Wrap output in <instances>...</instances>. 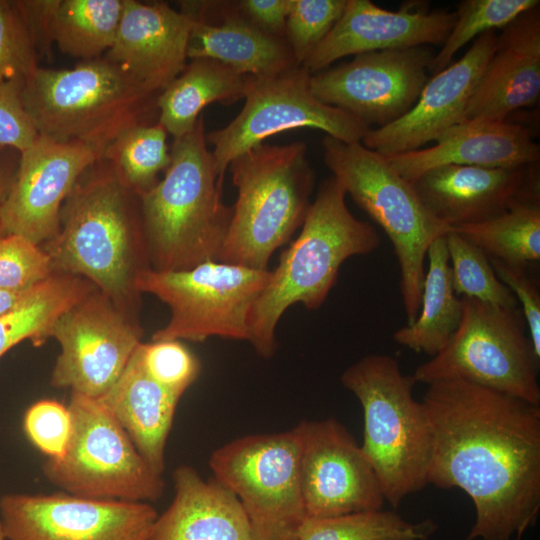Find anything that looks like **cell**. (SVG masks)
<instances>
[{
	"label": "cell",
	"mask_w": 540,
	"mask_h": 540,
	"mask_svg": "<svg viewBox=\"0 0 540 540\" xmlns=\"http://www.w3.org/2000/svg\"><path fill=\"white\" fill-rule=\"evenodd\" d=\"M0 540H5V537H4V534H3V530H2V524H1V521H0Z\"/></svg>",
	"instance_id": "cell-48"
},
{
	"label": "cell",
	"mask_w": 540,
	"mask_h": 540,
	"mask_svg": "<svg viewBox=\"0 0 540 540\" xmlns=\"http://www.w3.org/2000/svg\"><path fill=\"white\" fill-rule=\"evenodd\" d=\"M346 195L333 176L323 180L300 234L282 253L277 267L270 270L248 318V342L260 357L271 358L276 352V328L290 306L300 303L307 310L320 308L336 283L341 265L380 245L375 228L350 212Z\"/></svg>",
	"instance_id": "cell-3"
},
{
	"label": "cell",
	"mask_w": 540,
	"mask_h": 540,
	"mask_svg": "<svg viewBox=\"0 0 540 540\" xmlns=\"http://www.w3.org/2000/svg\"><path fill=\"white\" fill-rule=\"evenodd\" d=\"M21 153L11 147L0 146V235L5 234L2 210L18 169Z\"/></svg>",
	"instance_id": "cell-46"
},
{
	"label": "cell",
	"mask_w": 540,
	"mask_h": 540,
	"mask_svg": "<svg viewBox=\"0 0 540 540\" xmlns=\"http://www.w3.org/2000/svg\"><path fill=\"white\" fill-rule=\"evenodd\" d=\"M167 131L160 123L141 124L120 134L104 151L122 181L138 196L154 187L171 156Z\"/></svg>",
	"instance_id": "cell-34"
},
{
	"label": "cell",
	"mask_w": 540,
	"mask_h": 540,
	"mask_svg": "<svg viewBox=\"0 0 540 540\" xmlns=\"http://www.w3.org/2000/svg\"><path fill=\"white\" fill-rule=\"evenodd\" d=\"M248 76L209 58L191 59L157 97L158 123L174 139L189 132L213 102L244 98Z\"/></svg>",
	"instance_id": "cell-28"
},
{
	"label": "cell",
	"mask_w": 540,
	"mask_h": 540,
	"mask_svg": "<svg viewBox=\"0 0 540 540\" xmlns=\"http://www.w3.org/2000/svg\"><path fill=\"white\" fill-rule=\"evenodd\" d=\"M455 20V11L411 8L391 11L369 0H347L339 20L301 66L315 74L349 55L442 45Z\"/></svg>",
	"instance_id": "cell-21"
},
{
	"label": "cell",
	"mask_w": 540,
	"mask_h": 540,
	"mask_svg": "<svg viewBox=\"0 0 540 540\" xmlns=\"http://www.w3.org/2000/svg\"><path fill=\"white\" fill-rule=\"evenodd\" d=\"M434 54L426 46L358 54L352 61L312 74L310 87L320 101L370 127H384L415 105L429 80Z\"/></svg>",
	"instance_id": "cell-16"
},
{
	"label": "cell",
	"mask_w": 540,
	"mask_h": 540,
	"mask_svg": "<svg viewBox=\"0 0 540 540\" xmlns=\"http://www.w3.org/2000/svg\"><path fill=\"white\" fill-rule=\"evenodd\" d=\"M228 168L237 198L218 261L268 270L272 254L302 226L311 205L315 174L307 146L263 143Z\"/></svg>",
	"instance_id": "cell-6"
},
{
	"label": "cell",
	"mask_w": 540,
	"mask_h": 540,
	"mask_svg": "<svg viewBox=\"0 0 540 540\" xmlns=\"http://www.w3.org/2000/svg\"><path fill=\"white\" fill-rule=\"evenodd\" d=\"M124 0H59L52 21V40L67 55L91 60L113 45Z\"/></svg>",
	"instance_id": "cell-32"
},
{
	"label": "cell",
	"mask_w": 540,
	"mask_h": 540,
	"mask_svg": "<svg viewBox=\"0 0 540 540\" xmlns=\"http://www.w3.org/2000/svg\"><path fill=\"white\" fill-rule=\"evenodd\" d=\"M427 259L419 313L412 324L395 331L393 339L399 345L433 357L457 330L462 301L453 287L444 235L430 244Z\"/></svg>",
	"instance_id": "cell-29"
},
{
	"label": "cell",
	"mask_w": 540,
	"mask_h": 540,
	"mask_svg": "<svg viewBox=\"0 0 540 540\" xmlns=\"http://www.w3.org/2000/svg\"><path fill=\"white\" fill-rule=\"evenodd\" d=\"M54 273L90 281L137 317L139 273L150 268L139 197L101 158L79 178L60 211L57 235L41 245Z\"/></svg>",
	"instance_id": "cell-2"
},
{
	"label": "cell",
	"mask_w": 540,
	"mask_h": 540,
	"mask_svg": "<svg viewBox=\"0 0 540 540\" xmlns=\"http://www.w3.org/2000/svg\"><path fill=\"white\" fill-rule=\"evenodd\" d=\"M428 484L462 489L476 520L464 540H520L540 508V408L462 380L431 383Z\"/></svg>",
	"instance_id": "cell-1"
},
{
	"label": "cell",
	"mask_w": 540,
	"mask_h": 540,
	"mask_svg": "<svg viewBox=\"0 0 540 540\" xmlns=\"http://www.w3.org/2000/svg\"><path fill=\"white\" fill-rule=\"evenodd\" d=\"M496 41L495 31L478 36L458 61L427 81L404 116L384 127L371 128L362 144L384 156L401 154L436 141L460 123Z\"/></svg>",
	"instance_id": "cell-19"
},
{
	"label": "cell",
	"mask_w": 540,
	"mask_h": 540,
	"mask_svg": "<svg viewBox=\"0 0 540 540\" xmlns=\"http://www.w3.org/2000/svg\"><path fill=\"white\" fill-rule=\"evenodd\" d=\"M538 0H464L457 7L455 23L429 66L433 75L450 65L455 54L469 41L488 31L504 28Z\"/></svg>",
	"instance_id": "cell-35"
},
{
	"label": "cell",
	"mask_w": 540,
	"mask_h": 540,
	"mask_svg": "<svg viewBox=\"0 0 540 540\" xmlns=\"http://www.w3.org/2000/svg\"><path fill=\"white\" fill-rule=\"evenodd\" d=\"M270 270L208 261L180 271L142 270L140 294L156 296L170 309L167 324L152 340L204 342L210 337L249 341L248 318Z\"/></svg>",
	"instance_id": "cell-10"
},
{
	"label": "cell",
	"mask_w": 540,
	"mask_h": 540,
	"mask_svg": "<svg viewBox=\"0 0 540 540\" xmlns=\"http://www.w3.org/2000/svg\"><path fill=\"white\" fill-rule=\"evenodd\" d=\"M193 15L187 49L190 60L213 59L253 77L271 76L298 66L287 41L260 29L241 12H227L216 24Z\"/></svg>",
	"instance_id": "cell-27"
},
{
	"label": "cell",
	"mask_w": 540,
	"mask_h": 540,
	"mask_svg": "<svg viewBox=\"0 0 540 540\" xmlns=\"http://www.w3.org/2000/svg\"><path fill=\"white\" fill-rule=\"evenodd\" d=\"M172 477L174 498L157 516L150 540H252L248 517L232 492L188 465L178 466Z\"/></svg>",
	"instance_id": "cell-25"
},
{
	"label": "cell",
	"mask_w": 540,
	"mask_h": 540,
	"mask_svg": "<svg viewBox=\"0 0 540 540\" xmlns=\"http://www.w3.org/2000/svg\"><path fill=\"white\" fill-rule=\"evenodd\" d=\"M444 238L451 262L453 287L459 297L502 307H519L513 293L496 276L484 252L452 229Z\"/></svg>",
	"instance_id": "cell-36"
},
{
	"label": "cell",
	"mask_w": 540,
	"mask_h": 540,
	"mask_svg": "<svg viewBox=\"0 0 540 540\" xmlns=\"http://www.w3.org/2000/svg\"><path fill=\"white\" fill-rule=\"evenodd\" d=\"M241 13L260 29L283 38L290 0H243L238 4Z\"/></svg>",
	"instance_id": "cell-44"
},
{
	"label": "cell",
	"mask_w": 540,
	"mask_h": 540,
	"mask_svg": "<svg viewBox=\"0 0 540 540\" xmlns=\"http://www.w3.org/2000/svg\"><path fill=\"white\" fill-rule=\"evenodd\" d=\"M194 19L166 3L124 0L115 41L104 56L158 96L187 65Z\"/></svg>",
	"instance_id": "cell-22"
},
{
	"label": "cell",
	"mask_w": 540,
	"mask_h": 540,
	"mask_svg": "<svg viewBox=\"0 0 540 540\" xmlns=\"http://www.w3.org/2000/svg\"><path fill=\"white\" fill-rule=\"evenodd\" d=\"M209 467L240 501L252 540H294L307 517L294 430L253 434L217 448Z\"/></svg>",
	"instance_id": "cell-12"
},
{
	"label": "cell",
	"mask_w": 540,
	"mask_h": 540,
	"mask_svg": "<svg viewBox=\"0 0 540 540\" xmlns=\"http://www.w3.org/2000/svg\"><path fill=\"white\" fill-rule=\"evenodd\" d=\"M157 516L150 503L64 491L0 499L5 540H150Z\"/></svg>",
	"instance_id": "cell-15"
},
{
	"label": "cell",
	"mask_w": 540,
	"mask_h": 540,
	"mask_svg": "<svg viewBox=\"0 0 540 540\" xmlns=\"http://www.w3.org/2000/svg\"><path fill=\"white\" fill-rule=\"evenodd\" d=\"M451 229L489 259L526 267L540 260V197L520 202L490 220Z\"/></svg>",
	"instance_id": "cell-31"
},
{
	"label": "cell",
	"mask_w": 540,
	"mask_h": 540,
	"mask_svg": "<svg viewBox=\"0 0 540 540\" xmlns=\"http://www.w3.org/2000/svg\"><path fill=\"white\" fill-rule=\"evenodd\" d=\"M137 320L95 289L55 322L51 338L60 345L53 387L90 398L102 396L120 377L142 343Z\"/></svg>",
	"instance_id": "cell-14"
},
{
	"label": "cell",
	"mask_w": 540,
	"mask_h": 540,
	"mask_svg": "<svg viewBox=\"0 0 540 540\" xmlns=\"http://www.w3.org/2000/svg\"><path fill=\"white\" fill-rule=\"evenodd\" d=\"M71 437L64 456L47 459L43 474L64 492L98 499L154 502L162 475L142 458L132 440L96 399L71 393Z\"/></svg>",
	"instance_id": "cell-11"
},
{
	"label": "cell",
	"mask_w": 540,
	"mask_h": 540,
	"mask_svg": "<svg viewBox=\"0 0 540 540\" xmlns=\"http://www.w3.org/2000/svg\"><path fill=\"white\" fill-rule=\"evenodd\" d=\"M341 383L362 406L361 448L385 501L396 508L428 484L432 431L424 406L413 397L415 381L393 356L370 354L350 365Z\"/></svg>",
	"instance_id": "cell-7"
},
{
	"label": "cell",
	"mask_w": 540,
	"mask_h": 540,
	"mask_svg": "<svg viewBox=\"0 0 540 540\" xmlns=\"http://www.w3.org/2000/svg\"><path fill=\"white\" fill-rule=\"evenodd\" d=\"M170 156L163 179L138 196L148 261L156 271L218 261L232 217L201 116L174 139Z\"/></svg>",
	"instance_id": "cell-4"
},
{
	"label": "cell",
	"mask_w": 540,
	"mask_h": 540,
	"mask_svg": "<svg viewBox=\"0 0 540 540\" xmlns=\"http://www.w3.org/2000/svg\"><path fill=\"white\" fill-rule=\"evenodd\" d=\"M95 289L82 277L61 273H53L33 287L0 315V358L24 341L43 345L51 338L57 319Z\"/></svg>",
	"instance_id": "cell-30"
},
{
	"label": "cell",
	"mask_w": 540,
	"mask_h": 540,
	"mask_svg": "<svg viewBox=\"0 0 540 540\" xmlns=\"http://www.w3.org/2000/svg\"><path fill=\"white\" fill-rule=\"evenodd\" d=\"M421 202L450 228L495 218L540 197L538 164L517 168L443 165L412 181Z\"/></svg>",
	"instance_id": "cell-20"
},
{
	"label": "cell",
	"mask_w": 540,
	"mask_h": 540,
	"mask_svg": "<svg viewBox=\"0 0 540 540\" xmlns=\"http://www.w3.org/2000/svg\"><path fill=\"white\" fill-rule=\"evenodd\" d=\"M429 148L385 156L412 182L424 172L443 165L517 168L536 165L540 146L530 128L510 121H462Z\"/></svg>",
	"instance_id": "cell-24"
},
{
	"label": "cell",
	"mask_w": 540,
	"mask_h": 540,
	"mask_svg": "<svg viewBox=\"0 0 540 540\" xmlns=\"http://www.w3.org/2000/svg\"><path fill=\"white\" fill-rule=\"evenodd\" d=\"M157 97L105 56L72 68L39 67L21 88L38 135L80 143L102 156L124 131L148 124Z\"/></svg>",
	"instance_id": "cell-5"
},
{
	"label": "cell",
	"mask_w": 540,
	"mask_h": 540,
	"mask_svg": "<svg viewBox=\"0 0 540 540\" xmlns=\"http://www.w3.org/2000/svg\"><path fill=\"white\" fill-rule=\"evenodd\" d=\"M96 399L122 426L148 466L162 475L166 444L180 398L146 373L138 348L118 380Z\"/></svg>",
	"instance_id": "cell-26"
},
{
	"label": "cell",
	"mask_w": 540,
	"mask_h": 540,
	"mask_svg": "<svg viewBox=\"0 0 540 540\" xmlns=\"http://www.w3.org/2000/svg\"><path fill=\"white\" fill-rule=\"evenodd\" d=\"M323 157L346 194L386 233L400 269V291L406 325L416 319L430 244L451 228L423 205L412 182L400 175L384 155L362 142L346 143L326 135Z\"/></svg>",
	"instance_id": "cell-8"
},
{
	"label": "cell",
	"mask_w": 540,
	"mask_h": 540,
	"mask_svg": "<svg viewBox=\"0 0 540 540\" xmlns=\"http://www.w3.org/2000/svg\"><path fill=\"white\" fill-rule=\"evenodd\" d=\"M38 50L16 0H0V83L31 76Z\"/></svg>",
	"instance_id": "cell-39"
},
{
	"label": "cell",
	"mask_w": 540,
	"mask_h": 540,
	"mask_svg": "<svg viewBox=\"0 0 540 540\" xmlns=\"http://www.w3.org/2000/svg\"><path fill=\"white\" fill-rule=\"evenodd\" d=\"M28 25L37 50L45 49L52 40V21L59 0H16Z\"/></svg>",
	"instance_id": "cell-45"
},
{
	"label": "cell",
	"mask_w": 540,
	"mask_h": 540,
	"mask_svg": "<svg viewBox=\"0 0 540 540\" xmlns=\"http://www.w3.org/2000/svg\"><path fill=\"white\" fill-rule=\"evenodd\" d=\"M539 95L540 5L521 13L497 35L462 121H505L534 105Z\"/></svg>",
	"instance_id": "cell-23"
},
{
	"label": "cell",
	"mask_w": 540,
	"mask_h": 540,
	"mask_svg": "<svg viewBox=\"0 0 540 540\" xmlns=\"http://www.w3.org/2000/svg\"><path fill=\"white\" fill-rule=\"evenodd\" d=\"M23 428L29 441L47 459H61L72 432L69 408L56 400H39L26 410Z\"/></svg>",
	"instance_id": "cell-41"
},
{
	"label": "cell",
	"mask_w": 540,
	"mask_h": 540,
	"mask_svg": "<svg viewBox=\"0 0 540 540\" xmlns=\"http://www.w3.org/2000/svg\"><path fill=\"white\" fill-rule=\"evenodd\" d=\"M346 1L290 0L286 37L298 66L339 20Z\"/></svg>",
	"instance_id": "cell-38"
},
{
	"label": "cell",
	"mask_w": 540,
	"mask_h": 540,
	"mask_svg": "<svg viewBox=\"0 0 540 540\" xmlns=\"http://www.w3.org/2000/svg\"><path fill=\"white\" fill-rule=\"evenodd\" d=\"M101 158L86 145L38 135L21 152L2 210L5 234L23 236L39 246L53 239L60 228L63 203L82 174Z\"/></svg>",
	"instance_id": "cell-18"
},
{
	"label": "cell",
	"mask_w": 540,
	"mask_h": 540,
	"mask_svg": "<svg viewBox=\"0 0 540 540\" xmlns=\"http://www.w3.org/2000/svg\"><path fill=\"white\" fill-rule=\"evenodd\" d=\"M311 75L300 65L271 76H248L240 113L227 126L206 134L221 187L232 160L275 134L313 128L346 143L362 141L371 127L320 101L312 93Z\"/></svg>",
	"instance_id": "cell-13"
},
{
	"label": "cell",
	"mask_w": 540,
	"mask_h": 540,
	"mask_svg": "<svg viewBox=\"0 0 540 540\" xmlns=\"http://www.w3.org/2000/svg\"><path fill=\"white\" fill-rule=\"evenodd\" d=\"M28 291L9 292L0 290V315L14 307Z\"/></svg>",
	"instance_id": "cell-47"
},
{
	"label": "cell",
	"mask_w": 540,
	"mask_h": 540,
	"mask_svg": "<svg viewBox=\"0 0 540 540\" xmlns=\"http://www.w3.org/2000/svg\"><path fill=\"white\" fill-rule=\"evenodd\" d=\"M428 519L413 523L393 511H368L333 517H306L294 540H428L436 530Z\"/></svg>",
	"instance_id": "cell-33"
},
{
	"label": "cell",
	"mask_w": 540,
	"mask_h": 540,
	"mask_svg": "<svg viewBox=\"0 0 540 540\" xmlns=\"http://www.w3.org/2000/svg\"><path fill=\"white\" fill-rule=\"evenodd\" d=\"M293 430L307 517L382 509L385 499L377 475L344 425L334 418L303 420Z\"/></svg>",
	"instance_id": "cell-17"
},
{
	"label": "cell",
	"mask_w": 540,
	"mask_h": 540,
	"mask_svg": "<svg viewBox=\"0 0 540 540\" xmlns=\"http://www.w3.org/2000/svg\"><path fill=\"white\" fill-rule=\"evenodd\" d=\"M498 279L515 296L525 324L535 357L540 359V294L537 286L528 277L525 267L508 265L496 259H490Z\"/></svg>",
	"instance_id": "cell-43"
},
{
	"label": "cell",
	"mask_w": 540,
	"mask_h": 540,
	"mask_svg": "<svg viewBox=\"0 0 540 540\" xmlns=\"http://www.w3.org/2000/svg\"><path fill=\"white\" fill-rule=\"evenodd\" d=\"M53 273L50 258L41 246L20 235H0V290L27 291Z\"/></svg>",
	"instance_id": "cell-40"
},
{
	"label": "cell",
	"mask_w": 540,
	"mask_h": 540,
	"mask_svg": "<svg viewBox=\"0 0 540 540\" xmlns=\"http://www.w3.org/2000/svg\"><path fill=\"white\" fill-rule=\"evenodd\" d=\"M22 79L0 83V146L11 147L20 153L38 137L22 100Z\"/></svg>",
	"instance_id": "cell-42"
},
{
	"label": "cell",
	"mask_w": 540,
	"mask_h": 540,
	"mask_svg": "<svg viewBox=\"0 0 540 540\" xmlns=\"http://www.w3.org/2000/svg\"><path fill=\"white\" fill-rule=\"evenodd\" d=\"M142 366L160 386L181 398L197 380L201 364L195 354L178 340H151L138 347Z\"/></svg>",
	"instance_id": "cell-37"
},
{
	"label": "cell",
	"mask_w": 540,
	"mask_h": 540,
	"mask_svg": "<svg viewBox=\"0 0 540 540\" xmlns=\"http://www.w3.org/2000/svg\"><path fill=\"white\" fill-rule=\"evenodd\" d=\"M461 301L457 330L440 352L415 369V383L462 380L539 406V360L520 308L467 297Z\"/></svg>",
	"instance_id": "cell-9"
}]
</instances>
